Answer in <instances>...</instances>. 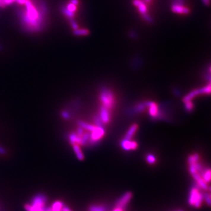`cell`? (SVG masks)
Wrapping results in <instances>:
<instances>
[{"instance_id":"cell-19","label":"cell","mask_w":211,"mask_h":211,"mask_svg":"<svg viewBox=\"0 0 211 211\" xmlns=\"http://www.w3.org/2000/svg\"><path fill=\"white\" fill-rule=\"evenodd\" d=\"M204 195V198L205 199L207 204L208 205V206L211 205V195L210 193H205L203 194Z\"/></svg>"},{"instance_id":"cell-7","label":"cell","mask_w":211,"mask_h":211,"mask_svg":"<svg viewBox=\"0 0 211 211\" xmlns=\"http://www.w3.org/2000/svg\"><path fill=\"white\" fill-rule=\"evenodd\" d=\"M121 147L123 149L128 151V150H134L137 149L138 147V144L136 141H131L130 140H127V139H124L121 141Z\"/></svg>"},{"instance_id":"cell-15","label":"cell","mask_w":211,"mask_h":211,"mask_svg":"<svg viewBox=\"0 0 211 211\" xmlns=\"http://www.w3.org/2000/svg\"><path fill=\"white\" fill-rule=\"evenodd\" d=\"M202 177L206 183H210L211 178V172L210 169H208L205 171L203 172Z\"/></svg>"},{"instance_id":"cell-14","label":"cell","mask_w":211,"mask_h":211,"mask_svg":"<svg viewBox=\"0 0 211 211\" xmlns=\"http://www.w3.org/2000/svg\"><path fill=\"white\" fill-rule=\"evenodd\" d=\"M63 206L64 204L62 201H56L52 204V207L50 208L52 211H62Z\"/></svg>"},{"instance_id":"cell-13","label":"cell","mask_w":211,"mask_h":211,"mask_svg":"<svg viewBox=\"0 0 211 211\" xmlns=\"http://www.w3.org/2000/svg\"><path fill=\"white\" fill-rule=\"evenodd\" d=\"M172 9L174 12H177V13H180V14H188L189 12V9L184 7L179 4H176L173 5Z\"/></svg>"},{"instance_id":"cell-6","label":"cell","mask_w":211,"mask_h":211,"mask_svg":"<svg viewBox=\"0 0 211 211\" xmlns=\"http://www.w3.org/2000/svg\"><path fill=\"white\" fill-rule=\"evenodd\" d=\"M132 198V193L130 192H126L116 202V207L120 208L121 209H124L127 204L129 202L130 199Z\"/></svg>"},{"instance_id":"cell-23","label":"cell","mask_w":211,"mask_h":211,"mask_svg":"<svg viewBox=\"0 0 211 211\" xmlns=\"http://www.w3.org/2000/svg\"><path fill=\"white\" fill-rule=\"evenodd\" d=\"M14 1H15V0H4V4H8Z\"/></svg>"},{"instance_id":"cell-24","label":"cell","mask_w":211,"mask_h":211,"mask_svg":"<svg viewBox=\"0 0 211 211\" xmlns=\"http://www.w3.org/2000/svg\"><path fill=\"white\" fill-rule=\"evenodd\" d=\"M26 0H18V2L21 4H25Z\"/></svg>"},{"instance_id":"cell-26","label":"cell","mask_w":211,"mask_h":211,"mask_svg":"<svg viewBox=\"0 0 211 211\" xmlns=\"http://www.w3.org/2000/svg\"><path fill=\"white\" fill-rule=\"evenodd\" d=\"M204 2L206 4H209L210 2V0H203Z\"/></svg>"},{"instance_id":"cell-16","label":"cell","mask_w":211,"mask_h":211,"mask_svg":"<svg viewBox=\"0 0 211 211\" xmlns=\"http://www.w3.org/2000/svg\"><path fill=\"white\" fill-rule=\"evenodd\" d=\"M90 211H106V208L102 205H92L89 208Z\"/></svg>"},{"instance_id":"cell-17","label":"cell","mask_w":211,"mask_h":211,"mask_svg":"<svg viewBox=\"0 0 211 211\" xmlns=\"http://www.w3.org/2000/svg\"><path fill=\"white\" fill-rule=\"evenodd\" d=\"M146 160L149 164H153L156 163V158L155 156H153V154H148L146 157Z\"/></svg>"},{"instance_id":"cell-4","label":"cell","mask_w":211,"mask_h":211,"mask_svg":"<svg viewBox=\"0 0 211 211\" xmlns=\"http://www.w3.org/2000/svg\"><path fill=\"white\" fill-rule=\"evenodd\" d=\"M47 202V197L43 194H38L34 197L31 205L38 208H44Z\"/></svg>"},{"instance_id":"cell-28","label":"cell","mask_w":211,"mask_h":211,"mask_svg":"<svg viewBox=\"0 0 211 211\" xmlns=\"http://www.w3.org/2000/svg\"><path fill=\"white\" fill-rule=\"evenodd\" d=\"M0 1H1V0H0Z\"/></svg>"},{"instance_id":"cell-12","label":"cell","mask_w":211,"mask_h":211,"mask_svg":"<svg viewBox=\"0 0 211 211\" xmlns=\"http://www.w3.org/2000/svg\"><path fill=\"white\" fill-rule=\"evenodd\" d=\"M25 210L26 211H52L50 207L38 208L32 206L31 204H26L24 207Z\"/></svg>"},{"instance_id":"cell-22","label":"cell","mask_w":211,"mask_h":211,"mask_svg":"<svg viewBox=\"0 0 211 211\" xmlns=\"http://www.w3.org/2000/svg\"><path fill=\"white\" fill-rule=\"evenodd\" d=\"M62 211H72V210H70L68 206L64 205L62 207Z\"/></svg>"},{"instance_id":"cell-9","label":"cell","mask_w":211,"mask_h":211,"mask_svg":"<svg viewBox=\"0 0 211 211\" xmlns=\"http://www.w3.org/2000/svg\"><path fill=\"white\" fill-rule=\"evenodd\" d=\"M146 106L149 107V114L152 117H157L159 115L158 107L157 104L154 102H147Z\"/></svg>"},{"instance_id":"cell-18","label":"cell","mask_w":211,"mask_h":211,"mask_svg":"<svg viewBox=\"0 0 211 211\" xmlns=\"http://www.w3.org/2000/svg\"><path fill=\"white\" fill-rule=\"evenodd\" d=\"M184 103H185V108H186V109L188 111L190 112V111L192 110V109L193 108V104L192 102L191 101V100L187 101L184 102Z\"/></svg>"},{"instance_id":"cell-10","label":"cell","mask_w":211,"mask_h":211,"mask_svg":"<svg viewBox=\"0 0 211 211\" xmlns=\"http://www.w3.org/2000/svg\"><path fill=\"white\" fill-rule=\"evenodd\" d=\"M195 180V181L197 183L198 185L202 189L204 190H207L208 189V185L207 183L205 182V181L203 180L202 176L201 174L198 172H195L192 175Z\"/></svg>"},{"instance_id":"cell-8","label":"cell","mask_w":211,"mask_h":211,"mask_svg":"<svg viewBox=\"0 0 211 211\" xmlns=\"http://www.w3.org/2000/svg\"><path fill=\"white\" fill-rule=\"evenodd\" d=\"M100 118L103 124H108L110 120V113L109 110L101 107L100 110Z\"/></svg>"},{"instance_id":"cell-5","label":"cell","mask_w":211,"mask_h":211,"mask_svg":"<svg viewBox=\"0 0 211 211\" xmlns=\"http://www.w3.org/2000/svg\"><path fill=\"white\" fill-rule=\"evenodd\" d=\"M105 131L101 126H97L92 131L91 136V141L92 142H96L100 140L104 135Z\"/></svg>"},{"instance_id":"cell-1","label":"cell","mask_w":211,"mask_h":211,"mask_svg":"<svg viewBox=\"0 0 211 211\" xmlns=\"http://www.w3.org/2000/svg\"><path fill=\"white\" fill-rule=\"evenodd\" d=\"M100 99L103 105L102 107L109 110L112 109L115 104V97L113 94L108 89H103L100 94Z\"/></svg>"},{"instance_id":"cell-27","label":"cell","mask_w":211,"mask_h":211,"mask_svg":"<svg viewBox=\"0 0 211 211\" xmlns=\"http://www.w3.org/2000/svg\"><path fill=\"white\" fill-rule=\"evenodd\" d=\"M178 211H183V210H179Z\"/></svg>"},{"instance_id":"cell-2","label":"cell","mask_w":211,"mask_h":211,"mask_svg":"<svg viewBox=\"0 0 211 211\" xmlns=\"http://www.w3.org/2000/svg\"><path fill=\"white\" fill-rule=\"evenodd\" d=\"M204 199V195L199 192L198 188H193L191 190L188 199V203L195 208L200 207Z\"/></svg>"},{"instance_id":"cell-3","label":"cell","mask_w":211,"mask_h":211,"mask_svg":"<svg viewBox=\"0 0 211 211\" xmlns=\"http://www.w3.org/2000/svg\"><path fill=\"white\" fill-rule=\"evenodd\" d=\"M25 4L27 8V16L29 21L31 23L35 22L38 18V13L31 2L26 0Z\"/></svg>"},{"instance_id":"cell-20","label":"cell","mask_w":211,"mask_h":211,"mask_svg":"<svg viewBox=\"0 0 211 211\" xmlns=\"http://www.w3.org/2000/svg\"><path fill=\"white\" fill-rule=\"evenodd\" d=\"M89 31L86 29H79V30H76L74 31V34L76 35H85L88 34Z\"/></svg>"},{"instance_id":"cell-21","label":"cell","mask_w":211,"mask_h":211,"mask_svg":"<svg viewBox=\"0 0 211 211\" xmlns=\"http://www.w3.org/2000/svg\"><path fill=\"white\" fill-rule=\"evenodd\" d=\"M67 10H68L69 12H71V13H73V12L76 10L75 5L73 4L72 3L70 4H69V5L68 6V9H67Z\"/></svg>"},{"instance_id":"cell-11","label":"cell","mask_w":211,"mask_h":211,"mask_svg":"<svg viewBox=\"0 0 211 211\" xmlns=\"http://www.w3.org/2000/svg\"><path fill=\"white\" fill-rule=\"evenodd\" d=\"M138 128V126L136 124H133L128 130L126 136H125V139L127 140H130L133 136L135 134V133H136V131Z\"/></svg>"},{"instance_id":"cell-25","label":"cell","mask_w":211,"mask_h":211,"mask_svg":"<svg viewBox=\"0 0 211 211\" xmlns=\"http://www.w3.org/2000/svg\"><path fill=\"white\" fill-rule=\"evenodd\" d=\"M113 211H123V210L121 209V208H117L116 207L115 209L113 210Z\"/></svg>"}]
</instances>
